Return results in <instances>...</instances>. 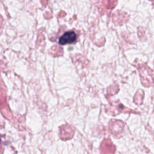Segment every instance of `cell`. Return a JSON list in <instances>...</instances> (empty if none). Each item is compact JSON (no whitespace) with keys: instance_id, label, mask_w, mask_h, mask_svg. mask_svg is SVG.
Here are the masks:
<instances>
[{"instance_id":"obj_3","label":"cell","mask_w":154,"mask_h":154,"mask_svg":"<svg viewBox=\"0 0 154 154\" xmlns=\"http://www.w3.org/2000/svg\"><path fill=\"white\" fill-rule=\"evenodd\" d=\"M0 142H1V139H0Z\"/></svg>"},{"instance_id":"obj_2","label":"cell","mask_w":154,"mask_h":154,"mask_svg":"<svg viewBox=\"0 0 154 154\" xmlns=\"http://www.w3.org/2000/svg\"><path fill=\"white\" fill-rule=\"evenodd\" d=\"M113 125L112 133L114 135L119 134L122 132L124 125H123V123L122 121L113 120V125Z\"/></svg>"},{"instance_id":"obj_1","label":"cell","mask_w":154,"mask_h":154,"mask_svg":"<svg viewBox=\"0 0 154 154\" xmlns=\"http://www.w3.org/2000/svg\"><path fill=\"white\" fill-rule=\"evenodd\" d=\"M76 40V34L73 31H67L64 33L59 38V43L61 45L74 43Z\"/></svg>"}]
</instances>
